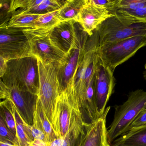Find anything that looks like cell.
I'll return each instance as SVG.
<instances>
[{"label": "cell", "instance_id": "5bb4252c", "mask_svg": "<svg viewBox=\"0 0 146 146\" xmlns=\"http://www.w3.org/2000/svg\"><path fill=\"white\" fill-rule=\"evenodd\" d=\"M113 16L114 15L106 8L86 3L81 11L77 22L91 36L103 22Z\"/></svg>", "mask_w": 146, "mask_h": 146}, {"label": "cell", "instance_id": "d6986e66", "mask_svg": "<svg viewBox=\"0 0 146 146\" xmlns=\"http://www.w3.org/2000/svg\"><path fill=\"white\" fill-rule=\"evenodd\" d=\"M86 3V0H69L64 3L58 11L60 20L78 22L81 11Z\"/></svg>", "mask_w": 146, "mask_h": 146}, {"label": "cell", "instance_id": "52a82bcc", "mask_svg": "<svg viewBox=\"0 0 146 146\" xmlns=\"http://www.w3.org/2000/svg\"><path fill=\"white\" fill-rule=\"evenodd\" d=\"M51 30L40 29H23L29 42L33 55L45 62L63 64L68 53L63 50L51 37Z\"/></svg>", "mask_w": 146, "mask_h": 146}, {"label": "cell", "instance_id": "d4e9b609", "mask_svg": "<svg viewBox=\"0 0 146 146\" xmlns=\"http://www.w3.org/2000/svg\"><path fill=\"white\" fill-rule=\"evenodd\" d=\"M15 135L9 129L2 117L0 116V141L15 144Z\"/></svg>", "mask_w": 146, "mask_h": 146}, {"label": "cell", "instance_id": "d6a6232c", "mask_svg": "<svg viewBox=\"0 0 146 146\" xmlns=\"http://www.w3.org/2000/svg\"><path fill=\"white\" fill-rule=\"evenodd\" d=\"M56 1L62 6L64 4V3L67 1H69V0H56Z\"/></svg>", "mask_w": 146, "mask_h": 146}, {"label": "cell", "instance_id": "9a60e30c", "mask_svg": "<svg viewBox=\"0 0 146 146\" xmlns=\"http://www.w3.org/2000/svg\"><path fill=\"white\" fill-rule=\"evenodd\" d=\"M89 36L88 34H87L79 45L69 52L65 62L60 64L58 77L62 91L66 89L69 81L75 73L80 59L85 53L86 44Z\"/></svg>", "mask_w": 146, "mask_h": 146}, {"label": "cell", "instance_id": "cb8c5ba5", "mask_svg": "<svg viewBox=\"0 0 146 146\" xmlns=\"http://www.w3.org/2000/svg\"><path fill=\"white\" fill-rule=\"evenodd\" d=\"M62 6L56 0H45L42 3L26 13L38 15L45 14L59 10Z\"/></svg>", "mask_w": 146, "mask_h": 146}, {"label": "cell", "instance_id": "7c38bea8", "mask_svg": "<svg viewBox=\"0 0 146 146\" xmlns=\"http://www.w3.org/2000/svg\"><path fill=\"white\" fill-rule=\"evenodd\" d=\"M75 21L61 22L50 31L53 41L67 53L77 48L85 36L87 34L81 26Z\"/></svg>", "mask_w": 146, "mask_h": 146}, {"label": "cell", "instance_id": "4fadbf2b", "mask_svg": "<svg viewBox=\"0 0 146 146\" xmlns=\"http://www.w3.org/2000/svg\"><path fill=\"white\" fill-rule=\"evenodd\" d=\"M110 109L107 107L103 115L95 122L85 125V134L79 140L78 146H111L108 141L106 117Z\"/></svg>", "mask_w": 146, "mask_h": 146}, {"label": "cell", "instance_id": "1f68e13d", "mask_svg": "<svg viewBox=\"0 0 146 146\" xmlns=\"http://www.w3.org/2000/svg\"><path fill=\"white\" fill-rule=\"evenodd\" d=\"M11 0H0V4H1V7H2L3 6L5 5L9 4Z\"/></svg>", "mask_w": 146, "mask_h": 146}, {"label": "cell", "instance_id": "4316f807", "mask_svg": "<svg viewBox=\"0 0 146 146\" xmlns=\"http://www.w3.org/2000/svg\"><path fill=\"white\" fill-rule=\"evenodd\" d=\"M30 0H11L9 5L7 13H13L18 9L25 7Z\"/></svg>", "mask_w": 146, "mask_h": 146}, {"label": "cell", "instance_id": "7a4b0ae2", "mask_svg": "<svg viewBox=\"0 0 146 146\" xmlns=\"http://www.w3.org/2000/svg\"><path fill=\"white\" fill-rule=\"evenodd\" d=\"M54 131L57 138H63L73 146L85 133L81 111L74 108L66 90L57 98L55 106Z\"/></svg>", "mask_w": 146, "mask_h": 146}, {"label": "cell", "instance_id": "8fae6325", "mask_svg": "<svg viewBox=\"0 0 146 146\" xmlns=\"http://www.w3.org/2000/svg\"><path fill=\"white\" fill-rule=\"evenodd\" d=\"M0 97L11 101L24 121L30 125L33 123V112L36 106L37 95L20 90L18 88L9 87L1 80Z\"/></svg>", "mask_w": 146, "mask_h": 146}, {"label": "cell", "instance_id": "836d02e7", "mask_svg": "<svg viewBox=\"0 0 146 146\" xmlns=\"http://www.w3.org/2000/svg\"><path fill=\"white\" fill-rule=\"evenodd\" d=\"M145 70L144 72V74H143V75H144V77L145 78V79L146 80V63L145 65Z\"/></svg>", "mask_w": 146, "mask_h": 146}, {"label": "cell", "instance_id": "3957f363", "mask_svg": "<svg viewBox=\"0 0 146 146\" xmlns=\"http://www.w3.org/2000/svg\"><path fill=\"white\" fill-rule=\"evenodd\" d=\"M1 80L9 87H16L37 96L39 88L38 61L35 56L9 61Z\"/></svg>", "mask_w": 146, "mask_h": 146}, {"label": "cell", "instance_id": "277c9868", "mask_svg": "<svg viewBox=\"0 0 146 146\" xmlns=\"http://www.w3.org/2000/svg\"><path fill=\"white\" fill-rule=\"evenodd\" d=\"M37 58L39 79L37 97L54 130L56 101L62 92L58 77L60 63L45 62Z\"/></svg>", "mask_w": 146, "mask_h": 146}, {"label": "cell", "instance_id": "f1b7e54d", "mask_svg": "<svg viewBox=\"0 0 146 146\" xmlns=\"http://www.w3.org/2000/svg\"><path fill=\"white\" fill-rule=\"evenodd\" d=\"M86 3L98 7L106 8L109 10L112 7L114 1L113 0H86Z\"/></svg>", "mask_w": 146, "mask_h": 146}, {"label": "cell", "instance_id": "ba28073f", "mask_svg": "<svg viewBox=\"0 0 146 146\" xmlns=\"http://www.w3.org/2000/svg\"><path fill=\"white\" fill-rule=\"evenodd\" d=\"M23 30L0 26V56L6 61L33 56Z\"/></svg>", "mask_w": 146, "mask_h": 146}, {"label": "cell", "instance_id": "f546056e", "mask_svg": "<svg viewBox=\"0 0 146 146\" xmlns=\"http://www.w3.org/2000/svg\"><path fill=\"white\" fill-rule=\"evenodd\" d=\"M7 62L3 57L0 56V76L1 77L6 72Z\"/></svg>", "mask_w": 146, "mask_h": 146}, {"label": "cell", "instance_id": "e575fe53", "mask_svg": "<svg viewBox=\"0 0 146 146\" xmlns=\"http://www.w3.org/2000/svg\"><path fill=\"white\" fill-rule=\"evenodd\" d=\"M113 1H115V0H113Z\"/></svg>", "mask_w": 146, "mask_h": 146}, {"label": "cell", "instance_id": "8992f818", "mask_svg": "<svg viewBox=\"0 0 146 146\" xmlns=\"http://www.w3.org/2000/svg\"><path fill=\"white\" fill-rule=\"evenodd\" d=\"M146 46V36L133 37L118 42L99 45L98 57L114 72L117 67Z\"/></svg>", "mask_w": 146, "mask_h": 146}, {"label": "cell", "instance_id": "ac0fdd59", "mask_svg": "<svg viewBox=\"0 0 146 146\" xmlns=\"http://www.w3.org/2000/svg\"><path fill=\"white\" fill-rule=\"evenodd\" d=\"M111 146H146V125L132 129L116 139Z\"/></svg>", "mask_w": 146, "mask_h": 146}, {"label": "cell", "instance_id": "ffe728a7", "mask_svg": "<svg viewBox=\"0 0 146 146\" xmlns=\"http://www.w3.org/2000/svg\"><path fill=\"white\" fill-rule=\"evenodd\" d=\"M113 14L120 20L127 24H146V7L130 11L117 10Z\"/></svg>", "mask_w": 146, "mask_h": 146}, {"label": "cell", "instance_id": "30bf717a", "mask_svg": "<svg viewBox=\"0 0 146 146\" xmlns=\"http://www.w3.org/2000/svg\"><path fill=\"white\" fill-rule=\"evenodd\" d=\"M115 86L114 72L98 58L95 72L94 101L99 118L105 111Z\"/></svg>", "mask_w": 146, "mask_h": 146}, {"label": "cell", "instance_id": "7402d4cb", "mask_svg": "<svg viewBox=\"0 0 146 146\" xmlns=\"http://www.w3.org/2000/svg\"><path fill=\"white\" fill-rule=\"evenodd\" d=\"M58 11L41 15L35 22L33 29L51 30L61 22L58 16Z\"/></svg>", "mask_w": 146, "mask_h": 146}, {"label": "cell", "instance_id": "603a6c76", "mask_svg": "<svg viewBox=\"0 0 146 146\" xmlns=\"http://www.w3.org/2000/svg\"><path fill=\"white\" fill-rule=\"evenodd\" d=\"M145 7L146 0H115L109 11L113 14L117 10L130 11Z\"/></svg>", "mask_w": 146, "mask_h": 146}, {"label": "cell", "instance_id": "e0dca14e", "mask_svg": "<svg viewBox=\"0 0 146 146\" xmlns=\"http://www.w3.org/2000/svg\"><path fill=\"white\" fill-rule=\"evenodd\" d=\"M9 100L11 104L15 122L16 134L15 144L20 146H28L34 140L32 133L31 125L27 124L24 121L13 104Z\"/></svg>", "mask_w": 146, "mask_h": 146}, {"label": "cell", "instance_id": "5b68a950", "mask_svg": "<svg viewBox=\"0 0 146 146\" xmlns=\"http://www.w3.org/2000/svg\"><path fill=\"white\" fill-rule=\"evenodd\" d=\"M144 109H146V92L142 89L131 92L126 101L115 106L114 119L107 130L108 141L111 145L129 131L133 121Z\"/></svg>", "mask_w": 146, "mask_h": 146}, {"label": "cell", "instance_id": "9c48e42d", "mask_svg": "<svg viewBox=\"0 0 146 146\" xmlns=\"http://www.w3.org/2000/svg\"><path fill=\"white\" fill-rule=\"evenodd\" d=\"M97 29L99 45L137 36H146V24H127L115 15L105 21Z\"/></svg>", "mask_w": 146, "mask_h": 146}, {"label": "cell", "instance_id": "4dcf8cb0", "mask_svg": "<svg viewBox=\"0 0 146 146\" xmlns=\"http://www.w3.org/2000/svg\"><path fill=\"white\" fill-rule=\"evenodd\" d=\"M0 146H20L8 141H0Z\"/></svg>", "mask_w": 146, "mask_h": 146}, {"label": "cell", "instance_id": "484cf974", "mask_svg": "<svg viewBox=\"0 0 146 146\" xmlns=\"http://www.w3.org/2000/svg\"><path fill=\"white\" fill-rule=\"evenodd\" d=\"M146 125V109L142 110L136 117L129 126V131L134 128Z\"/></svg>", "mask_w": 146, "mask_h": 146}, {"label": "cell", "instance_id": "44dd1931", "mask_svg": "<svg viewBox=\"0 0 146 146\" xmlns=\"http://www.w3.org/2000/svg\"><path fill=\"white\" fill-rule=\"evenodd\" d=\"M41 15L26 13L12 15L6 26L21 29H33L34 24Z\"/></svg>", "mask_w": 146, "mask_h": 146}, {"label": "cell", "instance_id": "2e32d148", "mask_svg": "<svg viewBox=\"0 0 146 146\" xmlns=\"http://www.w3.org/2000/svg\"><path fill=\"white\" fill-rule=\"evenodd\" d=\"M33 139L50 143L57 138L52 126L47 118L38 98L33 112V123L31 125Z\"/></svg>", "mask_w": 146, "mask_h": 146}, {"label": "cell", "instance_id": "83f0119b", "mask_svg": "<svg viewBox=\"0 0 146 146\" xmlns=\"http://www.w3.org/2000/svg\"><path fill=\"white\" fill-rule=\"evenodd\" d=\"M45 0H30L25 7L16 10L12 14V15L25 13L29 10L42 3Z\"/></svg>", "mask_w": 146, "mask_h": 146}, {"label": "cell", "instance_id": "6da1fadb", "mask_svg": "<svg viewBox=\"0 0 146 146\" xmlns=\"http://www.w3.org/2000/svg\"><path fill=\"white\" fill-rule=\"evenodd\" d=\"M99 44V36L96 29L88 37L85 53L80 59L75 73L65 89L74 107L81 111L87 88L95 74Z\"/></svg>", "mask_w": 146, "mask_h": 146}]
</instances>
